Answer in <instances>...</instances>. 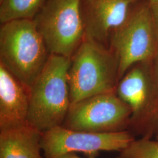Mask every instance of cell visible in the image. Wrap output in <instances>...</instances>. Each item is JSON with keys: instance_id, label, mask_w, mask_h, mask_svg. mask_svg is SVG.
I'll use <instances>...</instances> for the list:
<instances>
[{"instance_id": "1", "label": "cell", "mask_w": 158, "mask_h": 158, "mask_svg": "<svg viewBox=\"0 0 158 158\" xmlns=\"http://www.w3.org/2000/svg\"><path fill=\"white\" fill-rule=\"evenodd\" d=\"M71 58L50 55L29 90L28 123L41 133L62 126L71 105L68 72Z\"/></svg>"}, {"instance_id": "2", "label": "cell", "mask_w": 158, "mask_h": 158, "mask_svg": "<svg viewBox=\"0 0 158 158\" xmlns=\"http://www.w3.org/2000/svg\"><path fill=\"white\" fill-rule=\"evenodd\" d=\"M50 54L33 19L1 24L0 64L29 90Z\"/></svg>"}, {"instance_id": "3", "label": "cell", "mask_w": 158, "mask_h": 158, "mask_svg": "<svg viewBox=\"0 0 158 158\" xmlns=\"http://www.w3.org/2000/svg\"><path fill=\"white\" fill-rule=\"evenodd\" d=\"M118 62L102 44L85 37L68 72L71 104L98 94L116 92Z\"/></svg>"}, {"instance_id": "4", "label": "cell", "mask_w": 158, "mask_h": 158, "mask_svg": "<svg viewBox=\"0 0 158 158\" xmlns=\"http://www.w3.org/2000/svg\"><path fill=\"white\" fill-rule=\"evenodd\" d=\"M82 0H48L34 18L50 55L71 58L85 37Z\"/></svg>"}, {"instance_id": "5", "label": "cell", "mask_w": 158, "mask_h": 158, "mask_svg": "<svg viewBox=\"0 0 158 158\" xmlns=\"http://www.w3.org/2000/svg\"><path fill=\"white\" fill-rule=\"evenodd\" d=\"M134 140L130 132L119 131L92 132L58 126L42 133L40 145L44 158H59L81 152L93 157L100 151H121Z\"/></svg>"}, {"instance_id": "6", "label": "cell", "mask_w": 158, "mask_h": 158, "mask_svg": "<svg viewBox=\"0 0 158 158\" xmlns=\"http://www.w3.org/2000/svg\"><path fill=\"white\" fill-rule=\"evenodd\" d=\"M118 81L136 63L150 62L158 48L150 8L142 6L115 31L112 40Z\"/></svg>"}, {"instance_id": "7", "label": "cell", "mask_w": 158, "mask_h": 158, "mask_svg": "<svg viewBox=\"0 0 158 158\" xmlns=\"http://www.w3.org/2000/svg\"><path fill=\"white\" fill-rule=\"evenodd\" d=\"M131 115L130 107L116 92L103 93L71 104L63 127L92 132L119 131L130 123Z\"/></svg>"}, {"instance_id": "8", "label": "cell", "mask_w": 158, "mask_h": 158, "mask_svg": "<svg viewBox=\"0 0 158 158\" xmlns=\"http://www.w3.org/2000/svg\"><path fill=\"white\" fill-rule=\"evenodd\" d=\"M116 93L132 111L129 124L147 130L152 97L150 70L143 65L132 68L119 81Z\"/></svg>"}, {"instance_id": "9", "label": "cell", "mask_w": 158, "mask_h": 158, "mask_svg": "<svg viewBox=\"0 0 158 158\" xmlns=\"http://www.w3.org/2000/svg\"><path fill=\"white\" fill-rule=\"evenodd\" d=\"M134 0H84L85 37L102 44L110 31L122 27L128 18Z\"/></svg>"}, {"instance_id": "10", "label": "cell", "mask_w": 158, "mask_h": 158, "mask_svg": "<svg viewBox=\"0 0 158 158\" xmlns=\"http://www.w3.org/2000/svg\"><path fill=\"white\" fill-rule=\"evenodd\" d=\"M29 90L0 64V131L28 123Z\"/></svg>"}, {"instance_id": "11", "label": "cell", "mask_w": 158, "mask_h": 158, "mask_svg": "<svg viewBox=\"0 0 158 158\" xmlns=\"http://www.w3.org/2000/svg\"><path fill=\"white\" fill-rule=\"evenodd\" d=\"M41 135L28 123L0 131V158H44L41 154Z\"/></svg>"}, {"instance_id": "12", "label": "cell", "mask_w": 158, "mask_h": 158, "mask_svg": "<svg viewBox=\"0 0 158 158\" xmlns=\"http://www.w3.org/2000/svg\"><path fill=\"white\" fill-rule=\"evenodd\" d=\"M48 0H1V24L18 19H34Z\"/></svg>"}, {"instance_id": "13", "label": "cell", "mask_w": 158, "mask_h": 158, "mask_svg": "<svg viewBox=\"0 0 158 158\" xmlns=\"http://www.w3.org/2000/svg\"><path fill=\"white\" fill-rule=\"evenodd\" d=\"M117 158H158V141L149 137L134 140L119 152Z\"/></svg>"}, {"instance_id": "14", "label": "cell", "mask_w": 158, "mask_h": 158, "mask_svg": "<svg viewBox=\"0 0 158 158\" xmlns=\"http://www.w3.org/2000/svg\"><path fill=\"white\" fill-rule=\"evenodd\" d=\"M155 56L154 68L152 70H150L152 97L147 127L148 132L149 130H153L155 127L158 125V49Z\"/></svg>"}, {"instance_id": "15", "label": "cell", "mask_w": 158, "mask_h": 158, "mask_svg": "<svg viewBox=\"0 0 158 158\" xmlns=\"http://www.w3.org/2000/svg\"><path fill=\"white\" fill-rule=\"evenodd\" d=\"M150 10L152 18L153 24L156 40L157 42V44L158 45V3L151 4Z\"/></svg>"}, {"instance_id": "16", "label": "cell", "mask_w": 158, "mask_h": 158, "mask_svg": "<svg viewBox=\"0 0 158 158\" xmlns=\"http://www.w3.org/2000/svg\"><path fill=\"white\" fill-rule=\"evenodd\" d=\"M59 158H81L78 156L75 153H68L64 155H63L62 156L59 157ZM90 158H94L93 157H90Z\"/></svg>"}, {"instance_id": "17", "label": "cell", "mask_w": 158, "mask_h": 158, "mask_svg": "<svg viewBox=\"0 0 158 158\" xmlns=\"http://www.w3.org/2000/svg\"><path fill=\"white\" fill-rule=\"evenodd\" d=\"M151 1V4H154L158 3V0H150Z\"/></svg>"}, {"instance_id": "18", "label": "cell", "mask_w": 158, "mask_h": 158, "mask_svg": "<svg viewBox=\"0 0 158 158\" xmlns=\"http://www.w3.org/2000/svg\"><path fill=\"white\" fill-rule=\"evenodd\" d=\"M157 140L158 141V138H157Z\"/></svg>"}, {"instance_id": "19", "label": "cell", "mask_w": 158, "mask_h": 158, "mask_svg": "<svg viewBox=\"0 0 158 158\" xmlns=\"http://www.w3.org/2000/svg\"></svg>"}]
</instances>
